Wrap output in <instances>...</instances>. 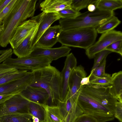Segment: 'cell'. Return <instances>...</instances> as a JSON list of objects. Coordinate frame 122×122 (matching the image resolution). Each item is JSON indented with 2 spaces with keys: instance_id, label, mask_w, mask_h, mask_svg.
<instances>
[{
  "instance_id": "cell-1",
  "label": "cell",
  "mask_w": 122,
  "mask_h": 122,
  "mask_svg": "<svg viewBox=\"0 0 122 122\" xmlns=\"http://www.w3.org/2000/svg\"><path fill=\"white\" fill-rule=\"evenodd\" d=\"M37 0H17L13 8L2 21L0 33V46L5 47L17 27L26 20L34 17Z\"/></svg>"
},
{
  "instance_id": "cell-2",
  "label": "cell",
  "mask_w": 122,
  "mask_h": 122,
  "mask_svg": "<svg viewBox=\"0 0 122 122\" xmlns=\"http://www.w3.org/2000/svg\"><path fill=\"white\" fill-rule=\"evenodd\" d=\"M32 71L34 79L29 86L44 89L49 96L47 105H58L61 102L60 72L51 65Z\"/></svg>"
},
{
  "instance_id": "cell-3",
  "label": "cell",
  "mask_w": 122,
  "mask_h": 122,
  "mask_svg": "<svg viewBox=\"0 0 122 122\" xmlns=\"http://www.w3.org/2000/svg\"><path fill=\"white\" fill-rule=\"evenodd\" d=\"M114 15L113 11L97 9L93 12L87 11L81 13L74 18H61L59 20V25L64 31L85 28L96 29Z\"/></svg>"
},
{
  "instance_id": "cell-4",
  "label": "cell",
  "mask_w": 122,
  "mask_h": 122,
  "mask_svg": "<svg viewBox=\"0 0 122 122\" xmlns=\"http://www.w3.org/2000/svg\"><path fill=\"white\" fill-rule=\"evenodd\" d=\"M97 33L96 29L92 28L62 30L58 42L63 46L86 50L94 43Z\"/></svg>"
},
{
  "instance_id": "cell-5",
  "label": "cell",
  "mask_w": 122,
  "mask_h": 122,
  "mask_svg": "<svg viewBox=\"0 0 122 122\" xmlns=\"http://www.w3.org/2000/svg\"><path fill=\"white\" fill-rule=\"evenodd\" d=\"M76 103L83 114L93 117L97 122H106L114 119V114L111 111L89 96L82 89Z\"/></svg>"
},
{
  "instance_id": "cell-6",
  "label": "cell",
  "mask_w": 122,
  "mask_h": 122,
  "mask_svg": "<svg viewBox=\"0 0 122 122\" xmlns=\"http://www.w3.org/2000/svg\"><path fill=\"white\" fill-rule=\"evenodd\" d=\"M111 86H103L90 84L84 86L82 89L114 114L115 105L118 101L110 92Z\"/></svg>"
},
{
  "instance_id": "cell-7",
  "label": "cell",
  "mask_w": 122,
  "mask_h": 122,
  "mask_svg": "<svg viewBox=\"0 0 122 122\" xmlns=\"http://www.w3.org/2000/svg\"><path fill=\"white\" fill-rule=\"evenodd\" d=\"M52 61L51 59L46 56H29L15 58L9 57L2 63L9 65L20 66L22 70L32 71L51 65Z\"/></svg>"
},
{
  "instance_id": "cell-8",
  "label": "cell",
  "mask_w": 122,
  "mask_h": 122,
  "mask_svg": "<svg viewBox=\"0 0 122 122\" xmlns=\"http://www.w3.org/2000/svg\"><path fill=\"white\" fill-rule=\"evenodd\" d=\"M29 102L19 94L14 95L0 105V117L16 114H30Z\"/></svg>"
},
{
  "instance_id": "cell-9",
  "label": "cell",
  "mask_w": 122,
  "mask_h": 122,
  "mask_svg": "<svg viewBox=\"0 0 122 122\" xmlns=\"http://www.w3.org/2000/svg\"><path fill=\"white\" fill-rule=\"evenodd\" d=\"M121 40L122 33L121 31L113 30L102 33L97 42L86 50V54L89 59H92L112 43Z\"/></svg>"
},
{
  "instance_id": "cell-10",
  "label": "cell",
  "mask_w": 122,
  "mask_h": 122,
  "mask_svg": "<svg viewBox=\"0 0 122 122\" xmlns=\"http://www.w3.org/2000/svg\"><path fill=\"white\" fill-rule=\"evenodd\" d=\"M33 72H28L23 77L0 86V95L19 94L29 86L32 82Z\"/></svg>"
},
{
  "instance_id": "cell-11",
  "label": "cell",
  "mask_w": 122,
  "mask_h": 122,
  "mask_svg": "<svg viewBox=\"0 0 122 122\" xmlns=\"http://www.w3.org/2000/svg\"><path fill=\"white\" fill-rule=\"evenodd\" d=\"M86 75L84 68L81 65L76 66L71 73L68 82V92L73 99L76 102L83 86H81V81Z\"/></svg>"
},
{
  "instance_id": "cell-12",
  "label": "cell",
  "mask_w": 122,
  "mask_h": 122,
  "mask_svg": "<svg viewBox=\"0 0 122 122\" xmlns=\"http://www.w3.org/2000/svg\"><path fill=\"white\" fill-rule=\"evenodd\" d=\"M32 18L39 23L37 30L32 42V46L33 48L45 31L54 22L61 18L58 13H45L43 12Z\"/></svg>"
},
{
  "instance_id": "cell-13",
  "label": "cell",
  "mask_w": 122,
  "mask_h": 122,
  "mask_svg": "<svg viewBox=\"0 0 122 122\" xmlns=\"http://www.w3.org/2000/svg\"><path fill=\"white\" fill-rule=\"evenodd\" d=\"M64 65L62 70L60 72L61 76V100L63 102L66 97L68 91V82L71 73L76 66V59L72 53L66 56Z\"/></svg>"
},
{
  "instance_id": "cell-14",
  "label": "cell",
  "mask_w": 122,
  "mask_h": 122,
  "mask_svg": "<svg viewBox=\"0 0 122 122\" xmlns=\"http://www.w3.org/2000/svg\"><path fill=\"white\" fill-rule=\"evenodd\" d=\"M38 25V23L35 20L31 18L17 27L9 41L13 49L16 48Z\"/></svg>"
},
{
  "instance_id": "cell-15",
  "label": "cell",
  "mask_w": 122,
  "mask_h": 122,
  "mask_svg": "<svg viewBox=\"0 0 122 122\" xmlns=\"http://www.w3.org/2000/svg\"><path fill=\"white\" fill-rule=\"evenodd\" d=\"M19 94L29 102L41 105L48 104L49 99L47 92L40 87L29 86Z\"/></svg>"
},
{
  "instance_id": "cell-16",
  "label": "cell",
  "mask_w": 122,
  "mask_h": 122,
  "mask_svg": "<svg viewBox=\"0 0 122 122\" xmlns=\"http://www.w3.org/2000/svg\"><path fill=\"white\" fill-rule=\"evenodd\" d=\"M71 49L69 47L62 46L56 48H44L35 46L30 56H43L49 58L52 61L66 56Z\"/></svg>"
},
{
  "instance_id": "cell-17",
  "label": "cell",
  "mask_w": 122,
  "mask_h": 122,
  "mask_svg": "<svg viewBox=\"0 0 122 122\" xmlns=\"http://www.w3.org/2000/svg\"><path fill=\"white\" fill-rule=\"evenodd\" d=\"M62 31L60 25L50 26L41 36L35 46L51 48L58 42L59 35Z\"/></svg>"
},
{
  "instance_id": "cell-18",
  "label": "cell",
  "mask_w": 122,
  "mask_h": 122,
  "mask_svg": "<svg viewBox=\"0 0 122 122\" xmlns=\"http://www.w3.org/2000/svg\"><path fill=\"white\" fill-rule=\"evenodd\" d=\"M71 0H45L40 4V7L45 13H57L63 10L71 8Z\"/></svg>"
},
{
  "instance_id": "cell-19",
  "label": "cell",
  "mask_w": 122,
  "mask_h": 122,
  "mask_svg": "<svg viewBox=\"0 0 122 122\" xmlns=\"http://www.w3.org/2000/svg\"><path fill=\"white\" fill-rule=\"evenodd\" d=\"M38 25L31 32L16 48L12 50L13 53L18 58L29 56L33 51V48L32 46V42L37 32Z\"/></svg>"
},
{
  "instance_id": "cell-20",
  "label": "cell",
  "mask_w": 122,
  "mask_h": 122,
  "mask_svg": "<svg viewBox=\"0 0 122 122\" xmlns=\"http://www.w3.org/2000/svg\"><path fill=\"white\" fill-rule=\"evenodd\" d=\"M110 92L119 102H122V71L112 74Z\"/></svg>"
},
{
  "instance_id": "cell-21",
  "label": "cell",
  "mask_w": 122,
  "mask_h": 122,
  "mask_svg": "<svg viewBox=\"0 0 122 122\" xmlns=\"http://www.w3.org/2000/svg\"><path fill=\"white\" fill-rule=\"evenodd\" d=\"M41 105L45 111L46 122H64V117L59 105Z\"/></svg>"
},
{
  "instance_id": "cell-22",
  "label": "cell",
  "mask_w": 122,
  "mask_h": 122,
  "mask_svg": "<svg viewBox=\"0 0 122 122\" xmlns=\"http://www.w3.org/2000/svg\"><path fill=\"white\" fill-rule=\"evenodd\" d=\"M97 9L101 10L113 11L122 7L121 0H97L95 4Z\"/></svg>"
},
{
  "instance_id": "cell-23",
  "label": "cell",
  "mask_w": 122,
  "mask_h": 122,
  "mask_svg": "<svg viewBox=\"0 0 122 122\" xmlns=\"http://www.w3.org/2000/svg\"><path fill=\"white\" fill-rule=\"evenodd\" d=\"M30 114H16L0 117V122H31Z\"/></svg>"
},
{
  "instance_id": "cell-24",
  "label": "cell",
  "mask_w": 122,
  "mask_h": 122,
  "mask_svg": "<svg viewBox=\"0 0 122 122\" xmlns=\"http://www.w3.org/2000/svg\"><path fill=\"white\" fill-rule=\"evenodd\" d=\"M120 23L121 21L114 15L97 27L96 30L97 33L102 34L113 30Z\"/></svg>"
},
{
  "instance_id": "cell-25",
  "label": "cell",
  "mask_w": 122,
  "mask_h": 122,
  "mask_svg": "<svg viewBox=\"0 0 122 122\" xmlns=\"http://www.w3.org/2000/svg\"><path fill=\"white\" fill-rule=\"evenodd\" d=\"M29 111L30 114L38 118L40 122H46L45 111L41 105L29 102Z\"/></svg>"
},
{
  "instance_id": "cell-26",
  "label": "cell",
  "mask_w": 122,
  "mask_h": 122,
  "mask_svg": "<svg viewBox=\"0 0 122 122\" xmlns=\"http://www.w3.org/2000/svg\"><path fill=\"white\" fill-rule=\"evenodd\" d=\"M27 70H19L0 77V86L12 81L20 78L26 75Z\"/></svg>"
},
{
  "instance_id": "cell-27",
  "label": "cell",
  "mask_w": 122,
  "mask_h": 122,
  "mask_svg": "<svg viewBox=\"0 0 122 122\" xmlns=\"http://www.w3.org/2000/svg\"><path fill=\"white\" fill-rule=\"evenodd\" d=\"M111 75L105 73L102 77L90 80V82L92 85L106 86L111 85Z\"/></svg>"
},
{
  "instance_id": "cell-28",
  "label": "cell",
  "mask_w": 122,
  "mask_h": 122,
  "mask_svg": "<svg viewBox=\"0 0 122 122\" xmlns=\"http://www.w3.org/2000/svg\"><path fill=\"white\" fill-rule=\"evenodd\" d=\"M97 0H71V7L76 10L79 11L80 10L87 7L89 5H95Z\"/></svg>"
},
{
  "instance_id": "cell-29",
  "label": "cell",
  "mask_w": 122,
  "mask_h": 122,
  "mask_svg": "<svg viewBox=\"0 0 122 122\" xmlns=\"http://www.w3.org/2000/svg\"><path fill=\"white\" fill-rule=\"evenodd\" d=\"M112 52L110 51L105 49L97 54L94 57V62L91 71H93L100 65L103 60L106 59L107 56Z\"/></svg>"
},
{
  "instance_id": "cell-30",
  "label": "cell",
  "mask_w": 122,
  "mask_h": 122,
  "mask_svg": "<svg viewBox=\"0 0 122 122\" xmlns=\"http://www.w3.org/2000/svg\"><path fill=\"white\" fill-rule=\"evenodd\" d=\"M57 13L61 18L68 19L75 18L81 13L71 8L63 10Z\"/></svg>"
},
{
  "instance_id": "cell-31",
  "label": "cell",
  "mask_w": 122,
  "mask_h": 122,
  "mask_svg": "<svg viewBox=\"0 0 122 122\" xmlns=\"http://www.w3.org/2000/svg\"><path fill=\"white\" fill-rule=\"evenodd\" d=\"M106 59H105L100 65L93 71L91 75L90 80L102 77L105 74V69L106 63Z\"/></svg>"
},
{
  "instance_id": "cell-32",
  "label": "cell",
  "mask_w": 122,
  "mask_h": 122,
  "mask_svg": "<svg viewBox=\"0 0 122 122\" xmlns=\"http://www.w3.org/2000/svg\"><path fill=\"white\" fill-rule=\"evenodd\" d=\"M105 49L112 52L117 53L122 56V40L118 41L112 43Z\"/></svg>"
},
{
  "instance_id": "cell-33",
  "label": "cell",
  "mask_w": 122,
  "mask_h": 122,
  "mask_svg": "<svg viewBox=\"0 0 122 122\" xmlns=\"http://www.w3.org/2000/svg\"><path fill=\"white\" fill-rule=\"evenodd\" d=\"M17 0H12L6 7L0 13V21H2L6 16L11 11Z\"/></svg>"
},
{
  "instance_id": "cell-34",
  "label": "cell",
  "mask_w": 122,
  "mask_h": 122,
  "mask_svg": "<svg viewBox=\"0 0 122 122\" xmlns=\"http://www.w3.org/2000/svg\"><path fill=\"white\" fill-rule=\"evenodd\" d=\"M114 115L120 122H122V102L118 101L116 104Z\"/></svg>"
},
{
  "instance_id": "cell-35",
  "label": "cell",
  "mask_w": 122,
  "mask_h": 122,
  "mask_svg": "<svg viewBox=\"0 0 122 122\" xmlns=\"http://www.w3.org/2000/svg\"><path fill=\"white\" fill-rule=\"evenodd\" d=\"M74 122H97L93 117L83 114L78 117Z\"/></svg>"
},
{
  "instance_id": "cell-36",
  "label": "cell",
  "mask_w": 122,
  "mask_h": 122,
  "mask_svg": "<svg viewBox=\"0 0 122 122\" xmlns=\"http://www.w3.org/2000/svg\"><path fill=\"white\" fill-rule=\"evenodd\" d=\"M13 53L11 48L5 50V51L0 55V64L7 58L11 57Z\"/></svg>"
},
{
  "instance_id": "cell-37",
  "label": "cell",
  "mask_w": 122,
  "mask_h": 122,
  "mask_svg": "<svg viewBox=\"0 0 122 122\" xmlns=\"http://www.w3.org/2000/svg\"><path fill=\"white\" fill-rule=\"evenodd\" d=\"M22 70L21 68L19 66H15L8 68L0 71V77L7 74Z\"/></svg>"
},
{
  "instance_id": "cell-38",
  "label": "cell",
  "mask_w": 122,
  "mask_h": 122,
  "mask_svg": "<svg viewBox=\"0 0 122 122\" xmlns=\"http://www.w3.org/2000/svg\"><path fill=\"white\" fill-rule=\"evenodd\" d=\"M14 95L11 94L0 95V105L4 103Z\"/></svg>"
},
{
  "instance_id": "cell-39",
  "label": "cell",
  "mask_w": 122,
  "mask_h": 122,
  "mask_svg": "<svg viewBox=\"0 0 122 122\" xmlns=\"http://www.w3.org/2000/svg\"><path fill=\"white\" fill-rule=\"evenodd\" d=\"M93 72V71H91L90 74L87 77H84L82 79L81 82V86L90 84V78Z\"/></svg>"
},
{
  "instance_id": "cell-40",
  "label": "cell",
  "mask_w": 122,
  "mask_h": 122,
  "mask_svg": "<svg viewBox=\"0 0 122 122\" xmlns=\"http://www.w3.org/2000/svg\"><path fill=\"white\" fill-rule=\"evenodd\" d=\"M12 0H4L0 5V13L6 7Z\"/></svg>"
},
{
  "instance_id": "cell-41",
  "label": "cell",
  "mask_w": 122,
  "mask_h": 122,
  "mask_svg": "<svg viewBox=\"0 0 122 122\" xmlns=\"http://www.w3.org/2000/svg\"><path fill=\"white\" fill-rule=\"evenodd\" d=\"M88 11L91 12L94 11L97 8L95 5L93 4H90L88 5L87 7Z\"/></svg>"
},
{
  "instance_id": "cell-42",
  "label": "cell",
  "mask_w": 122,
  "mask_h": 122,
  "mask_svg": "<svg viewBox=\"0 0 122 122\" xmlns=\"http://www.w3.org/2000/svg\"><path fill=\"white\" fill-rule=\"evenodd\" d=\"M32 119L33 120L32 122H40L39 119L36 117L32 116Z\"/></svg>"
},
{
  "instance_id": "cell-43",
  "label": "cell",
  "mask_w": 122,
  "mask_h": 122,
  "mask_svg": "<svg viewBox=\"0 0 122 122\" xmlns=\"http://www.w3.org/2000/svg\"><path fill=\"white\" fill-rule=\"evenodd\" d=\"M3 29L2 21H0V33Z\"/></svg>"
},
{
  "instance_id": "cell-44",
  "label": "cell",
  "mask_w": 122,
  "mask_h": 122,
  "mask_svg": "<svg viewBox=\"0 0 122 122\" xmlns=\"http://www.w3.org/2000/svg\"><path fill=\"white\" fill-rule=\"evenodd\" d=\"M5 50H0V55L3 53Z\"/></svg>"
},
{
  "instance_id": "cell-45",
  "label": "cell",
  "mask_w": 122,
  "mask_h": 122,
  "mask_svg": "<svg viewBox=\"0 0 122 122\" xmlns=\"http://www.w3.org/2000/svg\"><path fill=\"white\" fill-rule=\"evenodd\" d=\"M4 0H0V5L3 2Z\"/></svg>"
},
{
  "instance_id": "cell-46",
  "label": "cell",
  "mask_w": 122,
  "mask_h": 122,
  "mask_svg": "<svg viewBox=\"0 0 122 122\" xmlns=\"http://www.w3.org/2000/svg\"></svg>"
}]
</instances>
